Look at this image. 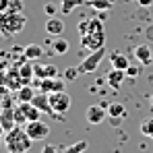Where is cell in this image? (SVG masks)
Instances as JSON below:
<instances>
[{
  "label": "cell",
  "instance_id": "obj_2",
  "mask_svg": "<svg viewBox=\"0 0 153 153\" xmlns=\"http://www.w3.org/2000/svg\"><path fill=\"white\" fill-rule=\"evenodd\" d=\"M27 17L21 10H6L0 15V35L4 37H15L25 29Z\"/></svg>",
  "mask_w": 153,
  "mask_h": 153
},
{
  "label": "cell",
  "instance_id": "obj_27",
  "mask_svg": "<svg viewBox=\"0 0 153 153\" xmlns=\"http://www.w3.org/2000/svg\"><path fill=\"white\" fill-rule=\"evenodd\" d=\"M139 73H141V66L130 64V66L126 68V76H130V79H137V76H139Z\"/></svg>",
  "mask_w": 153,
  "mask_h": 153
},
{
  "label": "cell",
  "instance_id": "obj_24",
  "mask_svg": "<svg viewBox=\"0 0 153 153\" xmlns=\"http://www.w3.org/2000/svg\"><path fill=\"white\" fill-rule=\"evenodd\" d=\"M141 132H143L145 137L153 139V118H145V120L141 122Z\"/></svg>",
  "mask_w": 153,
  "mask_h": 153
},
{
  "label": "cell",
  "instance_id": "obj_9",
  "mask_svg": "<svg viewBox=\"0 0 153 153\" xmlns=\"http://www.w3.org/2000/svg\"><path fill=\"white\" fill-rule=\"evenodd\" d=\"M66 89V81L52 76V79H39V91L44 93H56V91H64Z\"/></svg>",
  "mask_w": 153,
  "mask_h": 153
},
{
  "label": "cell",
  "instance_id": "obj_29",
  "mask_svg": "<svg viewBox=\"0 0 153 153\" xmlns=\"http://www.w3.org/2000/svg\"><path fill=\"white\" fill-rule=\"evenodd\" d=\"M64 2H66V4L62 6V13H64V15H68V13L73 10V6H76V4H79L76 0H64Z\"/></svg>",
  "mask_w": 153,
  "mask_h": 153
},
{
  "label": "cell",
  "instance_id": "obj_19",
  "mask_svg": "<svg viewBox=\"0 0 153 153\" xmlns=\"http://www.w3.org/2000/svg\"><path fill=\"white\" fill-rule=\"evenodd\" d=\"M110 62H112V68H120V71H126L128 66H130L128 58L124 54H120V52H114V54L110 56Z\"/></svg>",
  "mask_w": 153,
  "mask_h": 153
},
{
  "label": "cell",
  "instance_id": "obj_1",
  "mask_svg": "<svg viewBox=\"0 0 153 153\" xmlns=\"http://www.w3.org/2000/svg\"><path fill=\"white\" fill-rule=\"evenodd\" d=\"M31 143L33 139L27 134L25 126L17 124L13 130H8L4 134V147L8 149V153H27L31 149Z\"/></svg>",
  "mask_w": 153,
  "mask_h": 153
},
{
  "label": "cell",
  "instance_id": "obj_15",
  "mask_svg": "<svg viewBox=\"0 0 153 153\" xmlns=\"http://www.w3.org/2000/svg\"><path fill=\"white\" fill-rule=\"evenodd\" d=\"M134 58L141 62V64H151L153 62V54H151V48L147 44H139L134 48Z\"/></svg>",
  "mask_w": 153,
  "mask_h": 153
},
{
  "label": "cell",
  "instance_id": "obj_10",
  "mask_svg": "<svg viewBox=\"0 0 153 153\" xmlns=\"http://www.w3.org/2000/svg\"><path fill=\"white\" fill-rule=\"evenodd\" d=\"M79 33L81 35H85V33H102L103 31V21L102 19H83L79 25Z\"/></svg>",
  "mask_w": 153,
  "mask_h": 153
},
{
  "label": "cell",
  "instance_id": "obj_26",
  "mask_svg": "<svg viewBox=\"0 0 153 153\" xmlns=\"http://www.w3.org/2000/svg\"><path fill=\"white\" fill-rule=\"evenodd\" d=\"M79 75H81V73H79V68H76V66H68V68H64V81H75V79H79Z\"/></svg>",
  "mask_w": 153,
  "mask_h": 153
},
{
  "label": "cell",
  "instance_id": "obj_22",
  "mask_svg": "<svg viewBox=\"0 0 153 153\" xmlns=\"http://www.w3.org/2000/svg\"><path fill=\"white\" fill-rule=\"evenodd\" d=\"M87 4H89L91 8H95L97 13H105V10H110V8H112V4H114V2H112V0H89Z\"/></svg>",
  "mask_w": 153,
  "mask_h": 153
},
{
  "label": "cell",
  "instance_id": "obj_18",
  "mask_svg": "<svg viewBox=\"0 0 153 153\" xmlns=\"http://www.w3.org/2000/svg\"><path fill=\"white\" fill-rule=\"evenodd\" d=\"M19 75H21L23 81H25V85H27V83H31V79L35 76V66L31 64V60H25V62L19 66Z\"/></svg>",
  "mask_w": 153,
  "mask_h": 153
},
{
  "label": "cell",
  "instance_id": "obj_28",
  "mask_svg": "<svg viewBox=\"0 0 153 153\" xmlns=\"http://www.w3.org/2000/svg\"><path fill=\"white\" fill-rule=\"evenodd\" d=\"M44 13H46L48 17H56V13H58V8H56L54 4H50V2H48V4H44Z\"/></svg>",
  "mask_w": 153,
  "mask_h": 153
},
{
  "label": "cell",
  "instance_id": "obj_35",
  "mask_svg": "<svg viewBox=\"0 0 153 153\" xmlns=\"http://www.w3.org/2000/svg\"><path fill=\"white\" fill-rule=\"evenodd\" d=\"M137 4H139V6H151L153 0H137Z\"/></svg>",
  "mask_w": 153,
  "mask_h": 153
},
{
  "label": "cell",
  "instance_id": "obj_4",
  "mask_svg": "<svg viewBox=\"0 0 153 153\" xmlns=\"http://www.w3.org/2000/svg\"><path fill=\"white\" fill-rule=\"evenodd\" d=\"M50 95V105L54 110V118L56 120H62V114H66L71 110V95L66 91H56V93H48Z\"/></svg>",
  "mask_w": 153,
  "mask_h": 153
},
{
  "label": "cell",
  "instance_id": "obj_25",
  "mask_svg": "<svg viewBox=\"0 0 153 153\" xmlns=\"http://www.w3.org/2000/svg\"><path fill=\"white\" fill-rule=\"evenodd\" d=\"M85 149H87V141H79L75 145H68V147L64 149V153H83Z\"/></svg>",
  "mask_w": 153,
  "mask_h": 153
},
{
  "label": "cell",
  "instance_id": "obj_16",
  "mask_svg": "<svg viewBox=\"0 0 153 153\" xmlns=\"http://www.w3.org/2000/svg\"><path fill=\"white\" fill-rule=\"evenodd\" d=\"M44 56V46L39 44H29L23 48V58L25 60H39Z\"/></svg>",
  "mask_w": 153,
  "mask_h": 153
},
{
  "label": "cell",
  "instance_id": "obj_23",
  "mask_svg": "<svg viewBox=\"0 0 153 153\" xmlns=\"http://www.w3.org/2000/svg\"><path fill=\"white\" fill-rule=\"evenodd\" d=\"M68 42L64 39V37H56V42H54V54H60V56H64V54H68Z\"/></svg>",
  "mask_w": 153,
  "mask_h": 153
},
{
  "label": "cell",
  "instance_id": "obj_13",
  "mask_svg": "<svg viewBox=\"0 0 153 153\" xmlns=\"http://www.w3.org/2000/svg\"><path fill=\"white\" fill-rule=\"evenodd\" d=\"M46 33L60 37V35L64 33V21L58 19V15H56V17H48V21H46Z\"/></svg>",
  "mask_w": 153,
  "mask_h": 153
},
{
  "label": "cell",
  "instance_id": "obj_12",
  "mask_svg": "<svg viewBox=\"0 0 153 153\" xmlns=\"http://www.w3.org/2000/svg\"><path fill=\"white\" fill-rule=\"evenodd\" d=\"M0 124L4 128V132L13 130L17 126V120H15V108H0Z\"/></svg>",
  "mask_w": 153,
  "mask_h": 153
},
{
  "label": "cell",
  "instance_id": "obj_8",
  "mask_svg": "<svg viewBox=\"0 0 153 153\" xmlns=\"http://www.w3.org/2000/svg\"><path fill=\"white\" fill-rule=\"evenodd\" d=\"M85 118L89 124H102L103 120H108V110L103 108L102 103H95V105H89L85 110Z\"/></svg>",
  "mask_w": 153,
  "mask_h": 153
},
{
  "label": "cell",
  "instance_id": "obj_33",
  "mask_svg": "<svg viewBox=\"0 0 153 153\" xmlns=\"http://www.w3.org/2000/svg\"><path fill=\"white\" fill-rule=\"evenodd\" d=\"M145 37H147L149 42H153V23L145 27Z\"/></svg>",
  "mask_w": 153,
  "mask_h": 153
},
{
  "label": "cell",
  "instance_id": "obj_37",
  "mask_svg": "<svg viewBox=\"0 0 153 153\" xmlns=\"http://www.w3.org/2000/svg\"><path fill=\"white\" fill-rule=\"evenodd\" d=\"M149 100H151V105H153V95H151V97H149Z\"/></svg>",
  "mask_w": 153,
  "mask_h": 153
},
{
  "label": "cell",
  "instance_id": "obj_3",
  "mask_svg": "<svg viewBox=\"0 0 153 153\" xmlns=\"http://www.w3.org/2000/svg\"><path fill=\"white\" fill-rule=\"evenodd\" d=\"M42 116H44V112L37 110L31 102L17 103V108H15V120H17V124H27V122L39 120Z\"/></svg>",
  "mask_w": 153,
  "mask_h": 153
},
{
  "label": "cell",
  "instance_id": "obj_11",
  "mask_svg": "<svg viewBox=\"0 0 153 153\" xmlns=\"http://www.w3.org/2000/svg\"><path fill=\"white\" fill-rule=\"evenodd\" d=\"M31 103H33V105H35L37 110H42L44 114L56 116V114H54V110H52V105H50V95H48V93H44V91L35 93V97L31 100Z\"/></svg>",
  "mask_w": 153,
  "mask_h": 153
},
{
  "label": "cell",
  "instance_id": "obj_14",
  "mask_svg": "<svg viewBox=\"0 0 153 153\" xmlns=\"http://www.w3.org/2000/svg\"><path fill=\"white\" fill-rule=\"evenodd\" d=\"M124 76H126V71H120V68H112L108 75H105V81L112 89H120L122 83H124Z\"/></svg>",
  "mask_w": 153,
  "mask_h": 153
},
{
  "label": "cell",
  "instance_id": "obj_7",
  "mask_svg": "<svg viewBox=\"0 0 153 153\" xmlns=\"http://www.w3.org/2000/svg\"><path fill=\"white\" fill-rule=\"evenodd\" d=\"M81 46L85 48V50H102L103 46H105V33H85V35H81Z\"/></svg>",
  "mask_w": 153,
  "mask_h": 153
},
{
  "label": "cell",
  "instance_id": "obj_5",
  "mask_svg": "<svg viewBox=\"0 0 153 153\" xmlns=\"http://www.w3.org/2000/svg\"><path fill=\"white\" fill-rule=\"evenodd\" d=\"M103 56H105V50H103V48H102V50L91 52L89 56H85V58H83V60L79 62V66H76V68H79V73H81V75L93 73V71H95V68L100 66V62L103 60Z\"/></svg>",
  "mask_w": 153,
  "mask_h": 153
},
{
  "label": "cell",
  "instance_id": "obj_21",
  "mask_svg": "<svg viewBox=\"0 0 153 153\" xmlns=\"http://www.w3.org/2000/svg\"><path fill=\"white\" fill-rule=\"evenodd\" d=\"M108 116H118V118H126V108L120 102H112L108 105Z\"/></svg>",
  "mask_w": 153,
  "mask_h": 153
},
{
  "label": "cell",
  "instance_id": "obj_30",
  "mask_svg": "<svg viewBox=\"0 0 153 153\" xmlns=\"http://www.w3.org/2000/svg\"><path fill=\"white\" fill-rule=\"evenodd\" d=\"M0 108H10V110H13V108H17V105L13 103L10 97H2V100H0Z\"/></svg>",
  "mask_w": 153,
  "mask_h": 153
},
{
  "label": "cell",
  "instance_id": "obj_36",
  "mask_svg": "<svg viewBox=\"0 0 153 153\" xmlns=\"http://www.w3.org/2000/svg\"><path fill=\"white\" fill-rule=\"evenodd\" d=\"M2 134H6V132H4V128H2V124H0V137H2Z\"/></svg>",
  "mask_w": 153,
  "mask_h": 153
},
{
  "label": "cell",
  "instance_id": "obj_17",
  "mask_svg": "<svg viewBox=\"0 0 153 153\" xmlns=\"http://www.w3.org/2000/svg\"><path fill=\"white\" fill-rule=\"evenodd\" d=\"M35 76H37V79L58 76V68H56L54 64H35Z\"/></svg>",
  "mask_w": 153,
  "mask_h": 153
},
{
  "label": "cell",
  "instance_id": "obj_34",
  "mask_svg": "<svg viewBox=\"0 0 153 153\" xmlns=\"http://www.w3.org/2000/svg\"><path fill=\"white\" fill-rule=\"evenodd\" d=\"M42 153H58V149H56L54 145H46V147L42 149Z\"/></svg>",
  "mask_w": 153,
  "mask_h": 153
},
{
  "label": "cell",
  "instance_id": "obj_31",
  "mask_svg": "<svg viewBox=\"0 0 153 153\" xmlns=\"http://www.w3.org/2000/svg\"><path fill=\"white\" fill-rule=\"evenodd\" d=\"M122 120H124V118H118V116H108V122H110L112 126H120V124H122Z\"/></svg>",
  "mask_w": 153,
  "mask_h": 153
},
{
  "label": "cell",
  "instance_id": "obj_32",
  "mask_svg": "<svg viewBox=\"0 0 153 153\" xmlns=\"http://www.w3.org/2000/svg\"><path fill=\"white\" fill-rule=\"evenodd\" d=\"M10 4H13L10 0H0V15H2V13H6V10L10 8Z\"/></svg>",
  "mask_w": 153,
  "mask_h": 153
},
{
  "label": "cell",
  "instance_id": "obj_20",
  "mask_svg": "<svg viewBox=\"0 0 153 153\" xmlns=\"http://www.w3.org/2000/svg\"><path fill=\"white\" fill-rule=\"evenodd\" d=\"M33 97H35V89H33V87H31L29 83H27V85H23V87H21V89L17 91V102H19V103H23V102H31Z\"/></svg>",
  "mask_w": 153,
  "mask_h": 153
},
{
  "label": "cell",
  "instance_id": "obj_6",
  "mask_svg": "<svg viewBox=\"0 0 153 153\" xmlns=\"http://www.w3.org/2000/svg\"><path fill=\"white\" fill-rule=\"evenodd\" d=\"M25 130L33 141H44V139H48V134H50V126H48L42 118H39V120H33V122H27Z\"/></svg>",
  "mask_w": 153,
  "mask_h": 153
}]
</instances>
